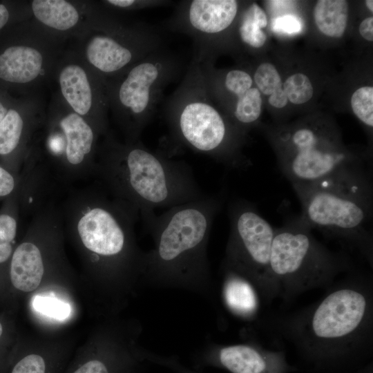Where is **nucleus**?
I'll use <instances>...</instances> for the list:
<instances>
[{
  "label": "nucleus",
  "mask_w": 373,
  "mask_h": 373,
  "mask_svg": "<svg viewBox=\"0 0 373 373\" xmlns=\"http://www.w3.org/2000/svg\"><path fill=\"white\" fill-rule=\"evenodd\" d=\"M326 290L315 303L264 324L320 365L369 352L373 343L372 278L352 271Z\"/></svg>",
  "instance_id": "1"
},
{
  "label": "nucleus",
  "mask_w": 373,
  "mask_h": 373,
  "mask_svg": "<svg viewBox=\"0 0 373 373\" xmlns=\"http://www.w3.org/2000/svg\"><path fill=\"white\" fill-rule=\"evenodd\" d=\"M219 196H205L142 218L153 247L143 253L140 281L146 287L178 289L213 302L216 289L207 256Z\"/></svg>",
  "instance_id": "2"
},
{
  "label": "nucleus",
  "mask_w": 373,
  "mask_h": 373,
  "mask_svg": "<svg viewBox=\"0 0 373 373\" xmlns=\"http://www.w3.org/2000/svg\"><path fill=\"white\" fill-rule=\"evenodd\" d=\"M98 184L134 208L141 219L158 208H170L203 197L191 167L155 152L140 141L107 140L96 161Z\"/></svg>",
  "instance_id": "3"
},
{
  "label": "nucleus",
  "mask_w": 373,
  "mask_h": 373,
  "mask_svg": "<svg viewBox=\"0 0 373 373\" xmlns=\"http://www.w3.org/2000/svg\"><path fill=\"white\" fill-rule=\"evenodd\" d=\"M60 209L64 226L93 263L140 280L144 252L136 244L134 227L140 216L134 208L95 184L70 190Z\"/></svg>",
  "instance_id": "4"
},
{
  "label": "nucleus",
  "mask_w": 373,
  "mask_h": 373,
  "mask_svg": "<svg viewBox=\"0 0 373 373\" xmlns=\"http://www.w3.org/2000/svg\"><path fill=\"white\" fill-rule=\"evenodd\" d=\"M293 188L301 204L300 218L312 229H318L326 236L356 249L372 267L370 169L352 167L316 182Z\"/></svg>",
  "instance_id": "5"
},
{
  "label": "nucleus",
  "mask_w": 373,
  "mask_h": 373,
  "mask_svg": "<svg viewBox=\"0 0 373 373\" xmlns=\"http://www.w3.org/2000/svg\"><path fill=\"white\" fill-rule=\"evenodd\" d=\"M164 115L179 144L231 166H242L235 129L213 105L200 63L191 59L180 84L166 101Z\"/></svg>",
  "instance_id": "6"
},
{
  "label": "nucleus",
  "mask_w": 373,
  "mask_h": 373,
  "mask_svg": "<svg viewBox=\"0 0 373 373\" xmlns=\"http://www.w3.org/2000/svg\"><path fill=\"white\" fill-rule=\"evenodd\" d=\"M269 265L278 298L285 303L308 291L327 289L338 276L353 271L349 257L316 239L300 216L275 229Z\"/></svg>",
  "instance_id": "7"
},
{
  "label": "nucleus",
  "mask_w": 373,
  "mask_h": 373,
  "mask_svg": "<svg viewBox=\"0 0 373 373\" xmlns=\"http://www.w3.org/2000/svg\"><path fill=\"white\" fill-rule=\"evenodd\" d=\"M230 231L221 267L247 280L260 300L278 298L270 272V255L275 229L250 203L240 200L229 208Z\"/></svg>",
  "instance_id": "8"
},
{
  "label": "nucleus",
  "mask_w": 373,
  "mask_h": 373,
  "mask_svg": "<svg viewBox=\"0 0 373 373\" xmlns=\"http://www.w3.org/2000/svg\"><path fill=\"white\" fill-rule=\"evenodd\" d=\"M183 70L182 58L166 48L130 68L118 84L116 94L128 142L139 141L142 131L152 121L166 88L178 79Z\"/></svg>",
  "instance_id": "9"
},
{
  "label": "nucleus",
  "mask_w": 373,
  "mask_h": 373,
  "mask_svg": "<svg viewBox=\"0 0 373 373\" xmlns=\"http://www.w3.org/2000/svg\"><path fill=\"white\" fill-rule=\"evenodd\" d=\"M238 10L236 0L181 1L163 26L191 37L192 59L202 62L212 59L217 38L231 27Z\"/></svg>",
  "instance_id": "10"
},
{
  "label": "nucleus",
  "mask_w": 373,
  "mask_h": 373,
  "mask_svg": "<svg viewBox=\"0 0 373 373\" xmlns=\"http://www.w3.org/2000/svg\"><path fill=\"white\" fill-rule=\"evenodd\" d=\"M62 134L52 135L50 151L55 158L50 171L65 189L70 184L94 177L96 161L92 157L95 133L79 115L70 113L59 123Z\"/></svg>",
  "instance_id": "11"
},
{
  "label": "nucleus",
  "mask_w": 373,
  "mask_h": 373,
  "mask_svg": "<svg viewBox=\"0 0 373 373\" xmlns=\"http://www.w3.org/2000/svg\"><path fill=\"white\" fill-rule=\"evenodd\" d=\"M195 367H215L230 373H288L290 365L283 351L263 347L253 341L222 345L209 343L195 358Z\"/></svg>",
  "instance_id": "12"
},
{
  "label": "nucleus",
  "mask_w": 373,
  "mask_h": 373,
  "mask_svg": "<svg viewBox=\"0 0 373 373\" xmlns=\"http://www.w3.org/2000/svg\"><path fill=\"white\" fill-rule=\"evenodd\" d=\"M149 24L140 33L127 41H122L108 35H97L87 45L86 57L88 61L99 71L113 74L132 67L148 55L166 47L164 32L126 44L128 41L148 30Z\"/></svg>",
  "instance_id": "13"
},
{
  "label": "nucleus",
  "mask_w": 373,
  "mask_h": 373,
  "mask_svg": "<svg viewBox=\"0 0 373 373\" xmlns=\"http://www.w3.org/2000/svg\"><path fill=\"white\" fill-rule=\"evenodd\" d=\"M44 271L43 254L36 242H21L15 250L10 263L13 286L23 291H32L40 285Z\"/></svg>",
  "instance_id": "14"
},
{
  "label": "nucleus",
  "mask_w": 373,
  "mask_h": 373,
  "mask_svg": "<svg viewBox=\"0 0 373 373\" xmlns=\"http://www.w3.org/2000/svg\"><path fill=\"white\" fill-rule=\"evenodd\" d=\"M221 270L223 277L222 295L226 307L242 320H254L261 301L257 291L238 274L223 267Z\"/></svg>",
  "instance_id": "15"
},
{
  "label": "nucleus",
  "mask_w": 373,
  "mask_h": 373,
  "mask_svg": "<svg viewBox=\"0 0 373 373\" xmlns=\"http://www.w3.org/2000/svg\"><path fill=\"white\" fill-rule=\"evenodd\" d=\"M42 63V55L33 48L9 47L0 55V78L12 83L29 82L38 76Z\"/></svg>",
  "instance_id": "16"
},
{
  "label": "nucleus",
  "mask_w": 373,
  "mask_h": 373,
  "mask_svg": "<svg viewBox=\"0 0 373 373\" xmlns=\"http://www.w3.org/2000/svg\"><path fill=\"white\" fill-rule=\"evenodd\" d=\"M59 84L62 95L75 113L79 115L88 113L93 95L84 69L75 64L66 66L60 73Z\"/></svg>",
  "instance_id": "17"
},
{
  "label": "nucleus",
  "mask_w": 373,
  "mask_h": 373,
  "mask_svg": "<svg viewBox=\"0 0 373 373\" xmlns=\"http://www.w3.org/2000/svg\"><path fill=\"white\" fill-rule=\"evenodd\" d=\"M145 361V350L135 348L128 352L90 358L71 373H136L141 363Z\"/></svg>",
  "instance_id": "18"
},
{
  "label": "nucleus",
  "mask_w": 373,
  "mask_h": 373,
  "mask_svg": "<svg viewBox=\"0 0 373 373\" xmlns=\"http://www.w3.org/2000/svg\"><path fill=\"white\" fill-rule=\"evenodd\" d=\"M314 17L321 32L331 37H341L347 23L348 3L345 0H319L314 9Z\"/></svg>",
  "instance_id": "19"
},
{
  "label": "nucleus",
  "mask_w": 373,
  "mask_h": 373,
  "mask_svg": "<svg viewBox=\"0 0 373 373\" xmlns=\"http://www.w3.org/2000/svg\"><path fill=\"white\" fill-rule=\"evenodd\" d=\"M32 9L41 22L59 30L71 28L79 20L75 8L64 0H34Z\"/></svg>",
  "instance_id": "20"
},
{
  "label": "nucleus",
  "mask_w": 373,
  "mask_h": 373,
  "mask_svg": "<svg viewBox=\"0 0 373 373\" xmlns=\"http://www.w3.org/2000/svg\"><path fill=\"white\" fill-rule=\"evenodd\" d=\"M267 25V19L264 10L258 3H251L245 9L240 19L238 32L241 41L250 47H262L267 37L261 28Z\"/></svg>",
  "instance_id": "21"
},
{
  "label": "nucleus",
  "mask_w": 373,
  "mask_h": 373,
  "mask_svg": "<svg viewBox=\"0 0 373 373\" xmlns=\"http://www.w3.org/2000/svg\"><path fill=\"white\" fill-rule=\"evenodd\" d=\"M24 128V122L14 109L8 111L0 123V155L13 153L19 146Z\"/></svg>",
  "instance_id": "22"
},
{
  "label": "nucleus",
  "mask_w": 373,
  "mask_h": 373,
  "mask_svg": "<svg viewBox=\"0 0 373 373\" xmlns=\"http://www.w3.org/2000/svg\"><path fill=\"white\" fill-rule=\"evenodd\" d=\"M262 98L257 88L251 87L236 102L232 116L238 125L247 126L258 120L261 113Z\"/></svg>",
  "instance_id": "23"
},
{
  "label": "nucleus",
  "mask_w": 373,
  "mask_h": 373,
  "mask_svg": "<svg viewBox=\"0 0 373 373\" xmlns=\"http://www.w3.org/2000/svg\"><path fill=\"white\" fill-rule=\"evenodd\" d=\"M287 99L295 104H301L309 101L314 93L309 79L304 74L296 73L289 76L283 84Z\"/></svg>",
  "instance_id": "24"
},
{
  "label": "nucleus",
  "mask_w": 373,
  "mask_h": 373,
  "mask_svg": "<svg viewBox=\"0 0 373 373\" xmlns=\"http://www.w3.org/2000/svg\"><path fill=\"white\" fill-rule=\"evenodd\" d=\"M351 106L356 116L365 125L373 126V87L357 89L351 98Z\"/></svg>",
  "instance_id": "25"
},
{
  "label": "nucleus",
  "mask_w": 373,
  "mask_h": 373,
  "mask_svg": "<svg viewBox=\"0 0 373 373\" xmlns=\"http://www.w3.org/2000/svg\"><path fill=\"white\" fill-rule=\"evenodd\" d=\"M254 82L259 91L267 95L283 90L280 76L274 66L269 63L258 66L254 73Z\"/></svg>",
  "instance_id": "26"
},
{
  "label": "nucleus",
  "mask_w": 373,
  "mask_h": 373,
  "mask_svg": "<svg viewBox=\"0 0 373 373\" xmlns=\"http://www.w3.org/2000/svg\"><path fill=\"white\" fill-rule=\"evenodd\" d=\"M17 227V220L12 215L8 213L0 214V264L8 260L12 253Z\"/></svg>",
  "instance_id": "27"
},
{
  "label": "nucleus",
  "mask_w": 373,
  "mask_h": 373,
  "mask_svg": "<svg viewBox=\"0 0 373 373\" xmlns=\"http://www.w3.org/2000/svg\"><path fill=\"white\" fill-rule=\"evenodd\" d=\"M32 305L36 311L57 320L66 318L70 312L68 304L51 297L35 296Z\"/></svg>",
  "instance_id": "28"
},
{
  "label": "nucleus",
  "mask_w": 373,
  "mask_h": 373,
  "mask_svg": "<svg viewBox=\"0 0 373 373\" xmlns=\"http://www.w3.org/2000/svg\"><path fill=\"white\" fill-rule=\"evenodd\" d=\"M108 4L118 8L149 9L171 5L166 0H108Z\"/></svg>",
  "instance_id": "29"
},
{
  "label": "nucleus",
  "mask_w": 373,
  "mask_h": 373,
  "mask_svg": "<svg viewBox=\"0 0 373 373\" xmlns=\"http://www.w3.org/2000/svg\"><path fill=\"white\" fill-rule=\"evenodd\" d=\"M272 28L276 32L293 35L301 30L302 24L297 17L285 15L273 20Z\"/></svg>",
  "instance_id": "30"
},
{
  "label": "nucleus",
  "mask_w": 373,
  "mask_h": 373,
  "mask_svg": "<svg viewBox=\"0 0 373 373\" xmlns=\"http://www.w3.org/2000/svg\"><path fill=\"white\" fill-rule=\"evenodd\" d=\"M16 186L17 182L13 175L0 166V198L10 195Z\"/></svg>",
  "instance_id": "31"
},
{
  "label": "nucleus",
  "mask_w": 373,
  "mask_h": 373,
  "mask_svg": "<svg viewBox=\"0 0 373 373\" xmlns=\"http://www.w3.org/2000/svg\"><path fill=\"white\" fill-rule=\"evenodd\" d=\"M361 35L367 41H373V17H370L362 21L359 28Z\"/></svg>",
  "instance_id": "32"
},
{
  "label": "nucleus",
  "mask_w": 373,
  "mask_h": 373,
  "mask_svg": "<svg viewBox=\"0 0 373 373\" xmlns=\"http://www.w3.org/2000/svg\"><path fill=\"white\" fill-rule=\"evenodd\" d=\"M269 104L276 108H283L287 103V95L283 89L275 94L270 95L269 98Z\"/></svg>",
  "instance_id": "33"
},
{
  "label": "nucleus",
  "mask_w": 373,
  "mask_h": 373,
  "mask_svg": "<svg viewBox=\"0 0 373 373\" xmlns=\"http://www.w3.org/2000/svg\"><path fill=\"white\" fill-rule=\"evenodd\" d=\"M9 19V12L6 7L0 3V29L2 28L8 22Z\"/></svg>",
  "instance_id": "34"
},
{
  "label": "nucleus",
  "mask_w": 373,
  "mask_h": 373,
  "mask_svg": "<svg viewBox=\"0 0 373 373\" xmlns=\"http://www.w3.org/2000/svg\"><path fill=\"white\" fill-rule=\"evenodd\" d=\"M8 111L6 108L3 106V105L0 102V123L5 117L6 114L7 113Z\"/></svg>",
  "instance_id": "35"
},
{
  "label": "nucleus",
  "mask_w": 373,
  "mask_h": 373,
  "mask_svg": "<svg viewBox=\"0 0 373 373\" xmlns=\"http://www.w3.org/2000/svg\"><path fill=\"white\" fill-rule=\"evenodd\" d=\"M366 6L368 8V9L372 12L373 11V1L372 0H367L365 1Z\"/></svg>",
  "instance_id": "36"
},
{
  "label": "nucleus",
  "mask_w": 373,
  "mask_h": 373,
  "mask_svg": "<svg viewBox=\"0 0 373 373\" xmlns=\"http://www.w3.org/2000/svg\"><path fill=\"white\" fill-rule=\"evenodd\" d=\"M2 332H3V328H2V325H1V324L0 323V336H1V334H2Z\"/></svg>",
  "instance_id": "37"
}]
</instances>
